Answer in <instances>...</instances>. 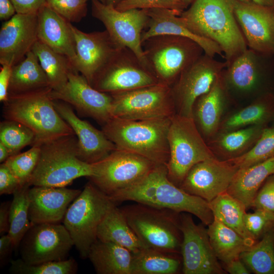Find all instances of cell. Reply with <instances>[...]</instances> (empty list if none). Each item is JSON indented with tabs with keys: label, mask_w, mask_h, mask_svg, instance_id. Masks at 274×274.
<instances>
[{
	"label": "cell",
	"mask_w": 274,
	"mask_h": 274,
	"mask_svg": "<svg viewBox=\"0 0 274 274\" xmlns=\"http://www.w3.org/2000/svg\"><path fill=\"white\" fill-rule=\"evenodd\" d=\"M116 204L132 201L195 215L206 225L214 216L209 203L188 193L170 181L166 165L157 164L139 181L110 196Z\"/></svg>",
	"instance_id": "6da1fadb"
},
{
	"label": "cell",
	"mask_w": 274,
	"mask_h": 274,
	"mask_svg": "<svg viewBox=\"0 0 274 274\" xmlns=\"http://www.w3.org/2000/svg\"><path fill=\"white\" fill-rule=\"evenodd\" d=\"M235 0H194L180 15L198 36L221 49L227 65L248 48L234 13Z\"/></svg>",
	"instance_id": "7a4b0ae2"
},
{
	"label": "cell",
	"mask_w": 274,
	"mask_h": 274,
	"mask_svg": "<svg viewBox=\"0 0 274 274\" xmlns=\"http://www.w3.org/2000/svg\"><path fill=\"white\" fill-rule=\"evenodd\" d=\"M172 117L141 120L112 117L101 130L117 149L166 165L169 158L167 135Z\"/></svg>",
	"instance_id": "3957f363"
},
{
	"label": "cell",
	"mask_w": 274,
	"mask_h": 274,
	"mask_svg": "<svg viewBox=\"0 0 274 274\" xmlns=\"http://www.w3.org/2000/svg\"><path fill=\"white\" fill-rule=\"evenodd\" d=\"M93 174L92 164L78 157V142L75 134L62 135L44 143L30 186L66 187L82 177Z\"/></svg>",
	"instance_id": "277c9868"
},
{
	"label": "cell",
	"mask_w": 274,
	"mask_h": 274,
	"mask_svg": "<svg viewBox=\"0 0 274 274\" xmlns=\"http://www.w3.org/2000/svg\"><path fill=\"white\" fill-rule=\"evenodd\" d=\"M222 76L235 108L244 106L274 91V55L248 48L227 65Z\"/></svg>",
	"instance_id": "5b68a950"
},
{
	"label": "cell",
	"mask_w": 274,
	"mask_h": 274,
	"mask_svg": "<svg viewBox=\"0 0 274 274\" xmlns=\"http://www.w3.org/2000/svg\"><path fill=\"white\" fill-rule=\"evenodd\" d=\"M51 90L8 96L3 103L5 119L19 122L33 132L32 146L74 133L55 109L49 95Z\"/></svg>",
	"instance_id": "8992f818"
},
{
	"label": "cell",
	"mask_w": 274,
	"mask_h": 274,
	"mask_svg": "<svg viewBox=\"0 0 274 274\" xmlns=\"http://www.w3.org/2000/svg\"><path fill=\"white\" fill-rule=\"evenodd\" d=\"M121 209L145 247L180 254L182 241L179 227L180 213L138 202Z\"/></svg>",
	"instance_id": "52a82bcc"
},
{
	"label": "cell",
	"mask_w": 274,
	"mask_h": 274,
	"mask_svg": "<svg viewBox=\"0 0 274 274\" xmlns=\"http://www.w3.org/2000/svg\"><path fill=\"white\" fill-rule=\"evenodd\" d=\"M115 205L110 197L90 181L68 207L63 224L83 259L88 258L90 247L97 239L99 225Z\"/></svg>",
	"instance_id": "ba28073f"
},
{
	"label": "cell",
	"mask_w": 274,
	"mask_h": 274,
	"mask_svg": "<svg viewBox=\"0 0 274 274\" xmlns=\"http://www.w3.org/2000/svg\"><path fill=\"white\" fill-rule=\"evenodd\" d=\"M142 47L147 62L158 80L170 86L204 54L196 42L178 36H155L143 42Z\"/></svg>",
	"instance_id": "9c48e42d"
},
{
	"label": "cell",
	"mask_w": 274,
	"mask_h": 274,
	"mask_svg": "<svg viewBox=\"0 0 274 274\" xmlns=\"http://www.w3.org/2000/svg\"><path fill=\"white\" fill-rule=\"evenodd\" d=\"M167 139L169 148L167 176L178 187L194 165L215 157L192 117L175 114L171 119Z\"/></svg>",
	"instance_id": "30bf717a"
},
{
	"label": "cell",
	"mask_w": 274,
	"mask_h": 274,
	"mask_svg": "<svg viewBox=\"0 0 274 274\" xmlns=\"http://www.w3.org/2000/svg\"><path fill=\"white\" fill-rule=\"evenodd\" d=\"M110 94L112 117L141 120L172 117L176 114L171 86L162 82Z\"/></svg>",
	"instance_id": "8fae6325"
},
{
	"label": "cell",
	"mask_w": 274,
	"mask_h": 274,
	"mask_svg": "<svg viewBox=\"0 0 274 274\" xmlns=\"http://www.w3.org/2000/svg\"><path fill=\"white\" fill-rule=\"evenodd\" d=\"M90 181L109 197L134 184L157 164L138 154L116 149L92 164Z\"/></svg>",
	"instance_id": "7c38bea8"
},
{
	"label": "cell",
	"mask_w": 274,
	"mask_h": 274,
	"mask_svg": "<svg viewBox=\"0 0 274 274\" xmlns=\"http://www.w3.org/2000/svg\"><path fill=\"white\" fill-rule=\"evenodd\" d=\"M91 1L92 16L103 23L115 44L119 48L129 49L142 63L151 68L142 43V35L149 21L147 10L120 11L112 5Z\"/></svg>",
	"instance_id": "4fadbf2b"
},
{
	"label": "cell",
	"mask_w": 274,
	"mask_h": 274,
	"mask_svg": "<svg viewBox=\"0 0 274 274\" xmlns=\"http://www.w3.org/2000/svg\"><path fill=\"white\" fill-rule=\"evenodd\" d=\"M160 82L153 71L126 48L120 49L96 75L91 85L99 91L113 94Z\"/></svg>",
	"instance_id": "5bb4252c"
},
{
	"label": "cell",
	"mask_w": 274,
	"mask_h": 274,
	"mask_svg": "<svg viewBox=\"0 0 274 274\" xmlns=\"http://www.w3.org/2000/svg\"><path fill=\"white\" fill-rule=\"evenodd\" d=\"M204 54L185 70L171 86L176 113L192 117V108L196 99L208 92L223 70L225 61Z\"/></svg>",
	"instance_id": "9a60e30c"
},
{
	"label": "cell",
	"mask_w": 274,
	"mask_h": 274,
	"mask_svg": "<svg viewBox=\"0 0 274 274\" xmlns=\"http://www.w3.org/2000/svg\"><path fill=\"white\" fill-rule=\"evenodd\" d=\"M191 214L181 213L180 229L182 234L180 254L184 274H224L210 242L207 229L196 224Z\"/></svg>",
	"instance_id": "2e32d148"
},
{
	"label": "cell",
	"mask_w": 274,
	"mask_h": 274,
	"mask_svg": "<svg viewBox=\"0 0 274 274\" xmlns=\"http://www.w3.org/2000/svg\"><path fill=\"white\" fill-rule=\"evenodd\" d=\"M74 246L63 224H33L20 244L21 258L26 263L38 264L67 259Z\"/></svg>",
	"instance_id": "e0dca14e"
},
{
	"label": "cell",
	"mask_w": 274,
	"mask_h": 274,
	"mask_svg": "<svg viewBox=\"0 0 274 274\" xmlns=\"http://www.w3.org/2000/svg\"><path fill=\"white\" fill-rule=\"evenodd\" d=\"M49 95L52 100L68 104L80 115L93 119L102 126L112 117L111 95L95 89L76 71L69 73L64 86L51 90Z\"/></svg>",
	"instance_id": "ac0fdd59"
},
{
	"label": "cell",
	"mask_w": 274,
	"mask_h": 274,
	"mask_svg": "<svg viewBox=\"0 0 274 274\" xmlns=\"http://www.w3.org/2000/svg\"><path fill=\"white\" fill-rule=\"evenodd\" d=\"M234 13L248 48L274 55V7L235 0Z\"/></svg>",
	"instance_id": "d6986e66"
},
{
	"label": "cell",
	"mask_w": 274,
	"mask_h": 274,
	"mask_svg": "<svg viewBox=\"0 0 274 274\" xmlns=\"http://www.w3.org/2000/svg\"><path fill=\"white\" fill-rule=\"evenodd\" d=\"M238 169L229 160L209 158L194 165L179 187L209 203L227 190Z\"/></svg>",
	"instance_id": "ffe728a7"
},
{
	"label": "cell",
	"mask_w": 274,
	"mask_h": 274,
	"mask_svg": "<svg viewBox=\"0 0 274 274\" xmlns=\"http://www.w3.org/2000/svg\"><path fill=\"white\" fill-rule=\"evenodd\" d=\"M71 27L76 51L73 67L91 85L96 75L121 48L115 44L106 30L86 33L72 24Z\"/></svg>",
	"instance_id": "44dd1931"
},
{
	"label": "cell",
	"mask_w": 274,
	"mask_h": 274,
	"mask_svg": "<svg viewBox=\"0 0 274 274\" xmlns=\"http://www.w3.org/2000/svg\"><path fill=\"white\" fill-rule=\"evenodd\" d=\"M38 40L37 13H16L1 26V64H16L32 50Z\"/></svg>",
	"instance_id": "7402d4cb"
},
{
	"label": "cell",
	"mask_w": 274,
	"mask_h": 274,
	"mask_svg": "<svg viewBox=\"0 0 274 274\" xmlns=\"http://www.w3.org/2000/svg\"><path fill=\"white\" fill-rule=\"evenodd\" d=\"M235 108L221 73L211 89L198 97L192 108V118L207 143L216 135L222 120Z\"/></svg>",
	"instance_id": "603a6c76"
},
{
	"label": "cell",
	"mask_w": 274,
	"mask_h": 274,
	"mask_svg": "<svg viewBox=\"0 0 274 274\" xmlns=\"http://www.w3.org/2000/svg\"><path fill=\"white\" fill-rule=\"evenodd\" d=\"M54 107L60 116L70 126L78 142V157L83 161L95 163L116 150L115 145L88 122L80 118L73 107L60 100H53Z\"/></svg>",
	"instance_id": "cb8c5ba5"
},
{
	"label": "cell",
	"mask_w": 274,
	"mask_h": 274,
	"mask_svg": "<svg viewBox=\"0 0 274 274\" xmlns=\"http://www.w3.org/2000/svg\"><path fill=\"white\" fill-rule=\"evenodd\" d=\"M81 190L66 187L33 186L28 191L29 219L33 224L59 223Z\"/></svg>",
	"instance_id": "d4e9b609"
},
{
	"label": "cell",
	"mask_w": 274,
	"mask_h": 274,
	"mask_svg": "<svg viewBox=\"0 0 274 274\" xmlns=\"http://www.w3.org/2000/svg\"><path fill=\"white\" fill-rule=\"evenodd\" d=\"M147 11L149 21L147 29L142 33V43L157 36H181L196 42L201 47L206 54L212 57L216 55L224 57L221 49L217 44L194 33L178 12L166 9H151Z\"/></svg>",
	"instance_id": "484cf974"
},
{
	"label": "cell",
	"mask_w": 274,
	"mask_h": 274,
	"mask_svg": "<svg viewBox=\"0 0 274 274\" xmlns=\"http://www.w3.org/2000/svg\"><path fill=\"white\" fill-rule=\"evenodd\" d=\"M37 18L38 40L54 51L67 56L72 63L76 51L72 23L46 3L37 13Z\"/></svg>",
	"instance_id": "4316f807"
},
{
	"label": "cell",
	"mask_w": 274,
	"mask_h": 274,
	"mask_svg": "<svg viewBox=\"0 0 274 274\" xmlns=\"http://www.w3.org/2000/svg\"><path fill=\"white\" fill-rule=\"evenodd\" d=\"M273 121L274 91L232 109L222 120L218 133L252 125L268 126Z\"/></svg>",
	"instance_id": "83f0119b"
},
{
	"label": "cell",
	"mask_w": 274,
	"mask_h": 274,
	"mask_svg": "<svg viewBox=\"0 0 274 274\" xmlns=\"http://www.w3.org/2000/svg\"><path fill=\"white\" fill-rule=\"evenodd\" d=\"M267 126L252 125L219 133L207 143L216 158L220 160H231L249 152Z\"/></svg>",
	"instance_id": "f1b7e54d"
},
{
	"label": "cell",
	"mask_w": 274,
	"mask_h": 274,
	"mask_svg": "<svg viewBox=\"0 0 274 274\" xmlns=\"http://www.w3.org/2000/svg\"><path fill=\"white\" fill-rule=\"evenodd\" d=\"M51 90L47 76L32 50L12 66L8 96Z\"/></svg>",
	"instance_id": "f546056e"
},
{
	"label": "cell",
	"mask_w": 274,
	"mask_h": 274,
	"mask_svg": "<svg viewBox=\"0 0 274 274\" xmlns=\"http://www.w3.org/2000/svg\"><path fill=\"white\" fill-rule=\"evenodd\" d=\"M132 253L116 244L97 239L88 258L98 274H131Z\"/></svg>",
	"instance_id": "4dcf8cb0"
},
{
	"label": "cell",
	"mask_w": 274,
	"mask_h": 274,
	"mask_svg": "<svg viewBox=\"0 0 274 274\" xmlns=\"http://www.w3.org/2000/svg\"><path fill=\"white\" fill-rule=\"evenodd\" d=\"M273 175L274 157L255 165L239 168L227 192L242 201L248 209L263 183Z\"/></svg>",
	"instance_id": "1f68e13d"
},
{
	"label": "cell",
	"mask_w": 274,
	"mask_h": 274,
	"mask_svg": "<svg viewBox=\"0 0 274 274\" xmlns=\"http://www.w3.org/2000/svg\"><path fill=\"white\" fill-rule=\"evenodd\" d=\"M97 239L116 244L135 253L145 247L129 226L121 208L114 206L98 226Z\"/></svg>",
	"instance_id": "d6a6232c"
},
{
	"label": "cell",
	"mask_w": 274,
	"mask_h": 274,
	"mask_svg": "<svg viewBox=\"0 0 274 274\" xmlns=\"http://www.w3.org/2000/svg\"><path fill=\"white\" fill-rule=\"evenodd\" d=\"M207 232L215 255L223 263L240 258L243 252L253 246L216 218L208 225Z\"/></svg>",
	"instance_id": "836d02e7"
},
{
	"label": "cell",
	"mask_w": 274,
	"mask_h": 274,
	"mask_svg": "<svg viewBox=\"0 0 274 274\" xmlns=\"http://www.w3.org/2000/svg\"><path fill=\"white\" fill-rule=\"evenodd\" d=\"M214 218L222 221L253 245L257 241L247 230L244 217L247 210L245 205L227 191L209 202Z\"/></svg>",
	"instance_id": "e575fe53"
},
{
	"label": "cell",
	"mask_w": 274,
	"mask_h": 274,
	"mask_svg": "<svg viewBox=\"0 0 274 274\" xmlns=\"http://www.w3.org/2000/svg\"><path fill=\"white\" fill-rule=\"evenodd\" d=\"M132 254L131 274H176L182 267L176 254L146 247Z\"/></svg>",
	"instance_id": "d590c367"
},
{
	"label": "cell",
	"mask_w": 274,
	"mask_h": 274,
	"mask_svg": "<svg viewBox=\"0 0 274 274\" xmlns=\"http://www.w3.org/2000/svg\"><path fill=\"white\" fill-rule=\"evenodd\" d=\"M32 51L47 75L52 90H58L64 86L69 73L76 71L67 56L54 51L39 40L35 44Z\"/></svg>",
	"instance_id": "8d00e7d4"
},
{
	"label": "cell",
	"mask_w": 274,
	"mask_h": 274,
	"mask_svg": "<svg viewBox=\"0 0 274 274\" xmlns=\"http://www.w3.org/2000/svg\"><path fill=\"white\" fill-rule=\"evenodd\" d=\"M240 258L254 273L274 274V227L243 252Z\"/></svg>",
	"instance_id": "74e56055"
},
{
	"label": "cell",
	"mask_w": 274,
	"mask_h": 274,
	"mask_svg": "<svg viewBox=\"0 0 274 274\" xmlns=\"http://www.w3.org/2000/svg\"><path fill=\"white\" fill-rule=\"evenodd\" d=\"M30 185L27 184L18 188L14 193L9 212V230L14 246L17 248L25 234L33 225L29 219L28 191Z\"/></svg>",
	"instance_id": "f35d334b"
},
{
	"label": "cell",
	"mask_w": 274,
	"mask_h": 274,
	"mask_svg": "<svg viewBox=\"0 0 274 274\" xmlns=\"http://www.w3.org/2000/svg\"><path fill=\"white\" fill-rule=\"evenodd\" d=\"M35 140L33 132L16 121L6 120L0 123V142L8 149L11 156L19 153L27 146H32Z\"/></svg>",
	"instance_id": "ab89813d"
},
{
	"label": "cell",
	"mask_w": 274,
	"mask_h": 274,
	"mask_svg": "<svg viewBox=\"0 0 274 274\" xmlns=\"http://www.w3.org/2000/svg\"><path fill=\"white\" fill-rule=\"evenodd\" d=\"M77 270V263L73 258L35 264L19 258L11 261L9 271L14 274H74Z\"/></svg>",
	"instance_id": "60d3db41"
},
{
	"label": "cell",
	"mask_w": 274,
	"mask_h": 274,
	"mask_svg": "<svg viewBox=\"0 0 274 274\" xmlns=\"http://www.w3.org/2000/svg\"><path fill=\"white\" fill-rule=\"evenodd\" d=\"M274 157V125L264 128L253 147L244 155L229 161L239 168H246Z\"/></svg>",
	"instance_id": "b9f144b4"
},
{
	"label": "cell",
	"mask_w": 274,
	"mask_h": 274,
	"mask_svg": "<svg viewBox=\"0 0 274 274\" xmlns=\"http://www.w3.org/2000/svg\"><path fill=\"white\" fill-rule=\"evenodd\" d=\"M40 152L41 145H33L25 152L11 156L5 162L21 186L29 184L38 163Z\"/></svg>",
	"instance_id": "7bdbcfd3"
},
{
	"label": "cell",
	"mask_w": 274,
	"mask_h": 274,
	"mask_svg": "<svg viewBox=\"0 0 274 274\" xmlns=\"http://www.w3.org/2000/svg\"><path fill=\"white\" fill-rule=\"evenodd\" d=\"M46 4L70 22H79L87 13L85 0H46Z\"/></svg>",
	"instance_id": "ee69618b"
},
{
	"label": "cell",
	"mask_w": 274,
	"mask_h": 274,
	"mask_svg": "<svg viewBox=\"0 0 274 274\" xmlns=\"http://www.w3.org/2000/svg\"><path fill=\"white\" fill-rule=\"evenodd\" d=\"M244 222L247 230L257 241L274 227V215L255 209L253 213L245 214Z\"/></svg>",
	"instance_id": "f6af8a7d"
},
{
	"label": "cell",
	"mask_w": 274,
	"mask_h": 274,
	"mask_svg": "<svg viewBox=\"0 0 274 274\" xmlns=\"http://www.w3.org/2000/svg\"><path fill=\"white\" fill-rule=\"evenodd\" d=\"M115 7L120 11L130 9H166L180 14L183 11L175 0H122Z\"/></svg>",
	"instance_id": "bcb514c9"
},
{
	"label": "cell",
	"mask_w": 274,
	"mask_h": 274,
	"mask_svg": "<svg viewBox=\"0 0 274 274\" xmlns=\"http://www.w3.org/2000/svg\"><path fill=\"white\" fill-rule=\"evenodd\" d=\"M250 208L274 215V175L263 183L254 198Z\"/></svg>",
	"instance_id": "7dc6e473"
},
{
	"label": "cell",
	"mask_w": 274,
	"mask_h": 274,
	"mask_svg": "<svg viewBox=\"0 0 274 274\" xmlns=\"http://www.w3.org/2000/svg\"><path fill=\"white\" fill-rule=\"evenodd\" d=\"M21 186L12 172L5 164L0 165V194L9 195L13 193Z\"/></svg>",
	"instance_id": "c3c4849f"
},
{
	"label": "cell",
	"mask_w": 274,
	"mask_h": 274,
	"mask_svg": "<svg viewBox=\"0 0 274 274\" xmlns=\"http://www.w3.org/2000/svg\"><path fill=\"white\" fill-rule=\"evenodd\" d=\"M17 13H37L46 4V0H11Z\"/></svg>",
	"instance_id": "681fc988"
},
{
	"label": "cell",
	"mask_w": 274,
	"mask_h": 274,
	"mask_svg": "<svg viewBox=\"0 0 274 274\" xmlns=\"http://www.w3.org/2000/svg\"><path fill=\"white\" fill-rule=\"evenodd\" d=\"M1 65L0 71V101L4 103L8 98V88L12 66L7 64H2Z\"/></svg>",
	"instance_id": "f907efd6"
},
{
	"label": "cell",
	"mask_w": 274,
	"mask_h": 274,
	"mask_svg": "<svg viewBox=\"0 0 274 274\" xmlns=\"http://www.w3.org/2000/svg\"><path fill=\"white\" fill-rule=\"evenodd\" d=\"M223 269L230 274H249L250 271L240 258L223 263Z\"/></svg>",
	"instance_id": "816d5d0a"
},
{
	"label": "cell",
	"mask_w": 274,
	"mask_h": 274,
	"mask_svg": "<svg viewBox=\"0 0 274 274\" xmlns=\"http://www.w3.org/2000/svg\"><path fill=\"white\" fill-rule=\"evenodd\" d=\"M14 249L13 241L8 233L1 236L0 238V261L1 264L7 260L8 258Z\"/></svg>",
	"instance_id": "f5cc1de1"
},
{
	"label": "cell",
	"mask_w": 274,
	"mask_h": 274,
	"mask_svg": "<svg viewBox=\"0 0 274 274\" xmlns=\"http://www.w3.org/2000/svg\"><path fill=\"white\" fill-rule=\"evenodd\" d=\"M11 202H3L0 207V234L8 233L9 230V212Z\"/></svg>",
	"instance_id": "db71d44e"
},
{
	"label": "cell",
	"mask_w": 274,
	"mask_h": 274,
	"mask_svg": "<svg viewBox=\"0 0 274 274\" xmlns=\"http://www.w3.org/2000/svg\"><path fill=\"white\" fill-rule=\"evenodd\" d=\"M15 7L11 0H0V19L7 21L16 14Z\"/></svg>",
	"instance_id": "11a10c76"
},
{
	"label": "cell",
	"mask_w": 274,
	"mask_h": 274,
	"mask_svg": "<svg viewBox=\"0 0 274 274\" xmlns=\"http://www.w3.org/2000/svg\"><path fill=\"white\" fill-rule=\"evenodd\" d=\"M11 156L7 147L0 142V162H5Z\"/></svg>",
	"instance_id": "9f6ffc18"
},
{
	"label": "cell",
	"mask_w": 274,
	"mask_h": 274,
	"mask_svg": "<svg viewBox=\"0 0 274 274\" xmlns=\"http://www.w3.org/2000/svg\"><path fill=\"white\" fill-rule=\"evenodd\" d=\"M245 2H253L260 5L269 6L274 7V4L272 0H239Z\"/></svg>",
	"instance_id": "6f0895ef"
},
{
	"label": "cell",
	"mask_w": 274,
	"mask_h": 274,
	"mask_svg": "<svg viewBox=\"0 0 274 274\" xmlns=\"http://www.w3.org/2000/svg\"><path fill=\"white\" fill-rule=\"evenodd\" d=\"M183 11L191 5L194 0H175Z\"/></svg>",
	"instance_id": "680465c9"
},
{
	"label": "cell",
	"mask_w": 274,
	"mask_h": 274,
	"mask_svg": "<svg viewBox=\"0 0 274 274\" xmlns=\"http://www.w3.org/2000/svg\"><path fill=\"white\" fill-rule=\"evenodd\" d=\"M122 0H105V4L112 5L115 6Z\"/></svg>",
	"instance_id": "91938a15"
},
{
	"label": "cell",
	"mask_w": 274,
	"mask_h": 274,
	"mask_svg": "<svg viewBox=\"0 0 274 274\" xmlns=\"http://www.w3.org/2000/svg\"><path fill=\"white\" fill-rule=\"evenodd\" d=\"M86 1H88L89 0H85ZM99 1L101 2L102 3H105V0H99Z\"/></svg>",
	"instance_id": "94428289"
},
{
	"label": "cell",
	"mask_w": 274,
	"mask_h": 274,
	"mask_svg": "<svg viewBox=\"0 0 274 274\" xmlns=\"http://www.w3.org/2000/svg\"><path fill=\"white\" fill-rule=\"evenodd\" d=\"M271 125H274V121L272 122V123L271 124Z\"/></svg>",
	"instance_id": "6125c7cd"
},
{
	"label": "cell",
	"mask_w": 274,
	"mask_h": 274,
	"mask_svg": "<svg viewBox=\"0 0 274 274\" xmlns=\"http://www.w3.org/2000/svg\"><path fill=\"white\" fill-rule=\"evenodd\" d=\"M272 1H273V4H274V0H272Z\"/></svg>",
	"instance_id": "be15d7a7"
}]
</instances>
